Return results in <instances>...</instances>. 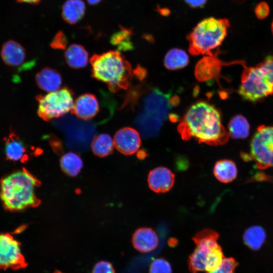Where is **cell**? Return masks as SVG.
Instances as JSON below:
<instances>
[{
    "mask_svg": "<svg viewBox=\"0 0 273 273\" xmlns=\"http://www.w3.org/2000/svg\"><path fill=\"white\" fill-rule=\"evenodd\" d=\"M177 129L185 140L192 138L200 143L211 146L224 144L230 136L221 123L218 110L203 101L197 102L190 107Z\"/></svg>",
    "mask_w": 273,
    "mask_h": 273,
    "instance_id": "obj_1",
    "label": "cell"
},
{
    "mask_svg": "<svg viewBox=\"0 0 273 273\" xmlns=\"http://www.w3.org/2000/svg\"><path fill=\"white\" fill-rule=\"evenodd\" d=\"M0 184V198L7 210H22L39 204L35 194L39 181L27 170L23 169L7 175Z\"/></svg>",
    "mask_w": 273,
    "mask_h": 273,
    "instance_id": "obj_2",
    "label": "cell"
},
{
    "mask_svg": "<svg viewBox=\"0 0 273 273\" xmlns=\"http://www.w3.org/2000/svg\"><path fill=\"white\" fill-rule=\"evenodd\" d=\"M92 76L105 83L110 90L126 89L132 74L130 64L118 51L94 54L90 59Z\"/></svg>",
    "mask_w": 273,
    "mask_h": 273,
    "instance_id": "obj_3",
    "label": "cell"
},
{
    "mask_svg": "<svg viewBox=\"0 0 273 273\" xmlns=\"http://www.w3.org/2000/svg\"><path fill=\"white\" fill-rule=\"evenodd\" d=\"M175 97L159 89L154 88L144 98L143 110L136 119V124L145 138L156 136L174 103Z\"/></svg>",
    "mask_w": 273,
    "mask_h": 273,
    "instance_id": "obj_4",
    "label": "cell"
},
{
    "mask_svg": "<svg viewBox=\"0 0 273 273\" xmlns=\"http://www.w3.org/2000/svg\"><path fill=\"white\" fill-rule=\"evenodd\" d=\"M230 23L226 19L210 17L199 22L189 34V51L193 55H213L226 36Z\"/></svg>",
    "mask_w": 273,
    "mask_h": 273,
    "instance_id": "obj_5",
    "label": "cell"
},
{
    "mask_svg": "<svg viewBox=\"0 0 273 273\" xmlns=\"http://www.w3.org/2000/svg\"><path fill=\"white\" fill-rule=\"evenodd\" d=\"M218 237L216 232L205 229L198 232L193 238L196 248L188 259L191 273L211 271L221 264L224 257L217 242Z\"/></svg>",
    "mask_w": 273,
    "mask_h": 273,
    "instance_id": "obj_6",
    "label": "cell"
},
{
    "mask_svg": "<svg viewBox=\"0 0 273 273\" xmlns=\"http://www.w3.org/2000/svg\"><path fill=\"white\" fill-rule=\"evenodd\" d=\"M243 66L238 93L244 100L256 102L273 94V82L258 64Z\"/></svg>",
    "mask_w": 273,
    "mask_h": 273,
    "instance_id": "obj_7",
    "label": "cell"
},
{
    "mask_svg": "<svg viewBox=\"0 0 273 273\" xmlns=\"http://www.w3.org/2000/svg\"><path fill=\"white\" fill-rule=\"evenodd\" d=\"M35 99L38 103L37 113L46 121L64 116L72 110L74 105L73 93L67 87L38 95Z\"/></svg>",
    "mask_w": 273,
    "mask_h": 273,
    "instance_id": "obj_8",
    "label": "cell"
},
{
    "mask_svg": "<svg viewBox=\"0 0 273 273\" xmlns=\"http://www.w3.org/2000/svg\"><path fill=\"white\" fill-rule=\"evenodd\" d=\"M249 158L261 169L273 168V125H260L250 144Z\"/></svg>",
    "mask_w": 273,
    "mask_h": 273,
    "instance_id": "obj_9",
    "label": "cell"
},
{
    "mask_svg": "<svg viewBox=\"0 0 273 273\" xmlns=\"http://www.w3.org/2000/svg\"><path fill=\"white\" fill-rule=\"evenodd\" d=\"M20 247V243L12 235L0 234V269L16 270L27 266Z\"/></svg>",
    "mask_w": 273,
    "mask_h": 273,
    "instance_id": "obj_10",
    "label": "cell"
},
{
    "mask_svg": "<svg viewBox=\"0 0 273 273\" xmlns=\"http://www.w3.org/2000/svg\"><path fill=\"white\" fill-rule=\"evenodd\" d=\"M114 146L121 153L130 155L139 149L141 140L139 132L133 128L125 127L118 130L113 139Z\"/></svg>",
    "mask_w": 273,
    "mask_h": 273,
    "instance_id": "obj_11",
    "label": "cell"
},
{
    "mask_svg": "<svg viewBox=\"0 0 273 273\" xmlns=\"http://www.w3.org/2000/svg\"><path fill=\"white\" fill-rule=\"evenodd\" d=\"M174 178V174L170 169L159 166L149 172L148 183L152 191L157 193H163L168 192L172 188Z\"/></svg>",
    "mask_w": 273,
    "mask_h": 273,
    "instance_id": "obj_12",
    "label": "cell"
},
{
    "mask_svg": "<svg viewBox=\"0 0 273 273\" xmlns=\"http://www.w3.org/2000/svg\"><path fill=\"white\" fill-rule=\"evenodd\" d=\"M100 106L97 97L92 94H84L75 100L71 111L77 117L83 120L93 118L99 113Z\"/></svg>",
    "mask_w": 273,
    "mask_h": 273,
    "instance_id": "obj_13",
    "label": "cell"
},
{
    "mask_svg": "<svg viewBox=\"0 0 273 273\" xmlns=\"http://www.w3.org/2000/svg\"><path fill=\"white\" fill-rule=\"evenodd\" d=\"M159 238L155 231L150 228L137 229L132 237L134 248L142 253H147L155 250L159 244Z\"/></svg>",
    "mask_w": 273,
    "mask_h": 273,
    "instance_id": "obj_14",
    "label": "cell"
},
{
    "mask_svg": "<svg viewBox=\"0 0 273 273\" xmlns=\"http://www.w3.org/2000/svg\"><path fill=\"white\" fill-rule=\"evenodd\" d=\"M1 56L5 64L12 67H19L26 59L24 47L14 40H9L3 45Z\"/></svg>",
    "mask_w": 273,
    "mask_h": 273,
    "instance_id": "obj_15",
    "label": "cell"
},
{
    "mask_svg": "<svg viewBox=\"0 0 273 273\" xmlns=\"http://www.w3.org/2000/svg\"><path fill=\"white\" fill-rule=\"evenodd\" d=\"M225 64L217 57L216 54L214 56L207 55L201 60L196 67V76L198 79L203 81L217 77L219 74L221 66Z\"/></svg>",
    "mask_w": 273,
    "mask_h": 273,
    "instance_id": "obj_16",
    "label": "cell"
},
{
    "mask_svg": "<svg viewBox=\"0 0 273 273\" xmlns=\"http://www.w3.org/2000/svg\"><path fill=\"white\" fill-rule=\"evenodd\" d=\"M35 80L39 88L49 93L58 90L62 82L61 74L49 67H44L37 72Z\"/></svg>",
    "mask_w": 273,
    "mask_h": 273,
    "instance_id": "obj_17",
    "label": "cell"
},
{
    "mask_svg": "<svg viewBox=\"0 0 273 273\" xmlns=\"http://www.w3.org/2000/svg\"><path fill=\"white\" fill-rule=\"evenodd\" d=\"M85 9V3L82 0H67L62 7V17L67 23L75 24L83 18Z\"/></svg>",
    "mask_w": 273,
    "mask_h": 273,
    "instance_id": "obj_18",
    "label": "cell"
},
{
    "mask_svg": "<svg viewBox=\"0 0 273 273\" xmlns=\"http://www.w3.org/2000/svg\"><path fill=\"white\" fill-rule=\"evenodd\" d=\"M5 152L7 159L12 161H23L27 158L23 143L14 132L10 133L5 139Z\"/></svg>",
    "mask_w": 273,
    "mask_h": 273,
    "instance_id": "obj_19",
    "label": "cell"
},
{
    "mask_svg": "<svg viewBox=\"0 0 273 273\" xmlns=\"http://www.w3.org/2000/svg\"><path fill=\"white\" fill-rule=\"evenodd\" d=\"M64 57L68 65L73 69L85 67L88 64V53L81 45L73 43L66 50Z\"/></svg>",
    "mask_w": 273,
    "mask_h": 273,
    "instance_id": "obj_20",
    "label": "cell"
},
{
    "mask_svg": "<svg viewBox=\"0 0 273 273\" xmlns=\"http://www.w3.org/2000/svg\"><path fill=\"white\" fill-rule=\"evenodd\" d=\"M213 173L219 181L229 183L236 179L238 170L233 161L223 159L216 162L213 168Z\"/></svg>",
    "mask_w": 273,
    "mask_h": 273,
    "instance_id": "obj_21",
    "label": "cell"
},
{
    "mask_svg": "<svg viewBox=\"0 0 273 273\" xmlns=\"http://www.w3.org/2000/svg\"><path fill=\"white\" fill-rule=\"evenodd\" d=\"M243 238L247 246L253 250H257L264 243L266 234L264 230L261 226L253 225L245 231Z\"/></svg>",
    "mask_w": 273,
    "mask_h": 273,
    "instance_id": "obj_22",
    "label": "cell"
},
{
    "mask_svg": "<svg viewBox=\"0 0 273 273\" xmlns=\"http://www.w3.org/2000/svg\"><path fill=\"white\" fill-rule=\"evenodd\" d=\"M114 140L107 133H101L95 136L91 143L93 153L97 156L103 157L110 154L114 147Z\"/></svg>",
    "mask_w": 273,
    "mask_h": 273,
    "instance_id": "obj_23",
    "label": "cell"
},
{
    "mask_svg": "<svg viewBox=\"0 0 273 273\" xmlns=\"http://www.w3.org/2000/svg\"><path fill=\"white\" fill-rule=\"evenodd\" d=\"M189 63V56L184 50L174 48L170 50L166 54L164 65L169 70H175L181 69Z\"/></svg>",
    "mask_w": 273,
    "mask_h": 273,
    "instance_id": "obj_24",
    "label": "cell"
},
{
    "mask_svg": "<svg viewBox=\"0 0 273 273\" xmlns=\"http://www.w3.org/2000/svg\"><path fill=\"white\" fill-rule=\"evenodd\" d=\"M229 135L239 139L246 138L249 134L250 125L245 117L241 115L234 116L228 124Z\"/></svg>",
    "mask_w": 273,
    "mask_h": 273,
    "instance_id": "obj_25",
    "label": "cell"
},
{
    "mask_svg": "<svg viewBox=\"0 0 273 273\" xmlns=\"http://www.w3.org/2000/svg\"><path fill=\"white\" fill-rule=\"evenodd\" d=\"M60 165L66 174L74 176L82 168L83 162L78 154L70 152L63 155L60 160Z\"/></svg>",
    "mask_w": 273,
    "mask_h": 273,
    "instance_id": "obj_26",
    "label": "cell"
},
{
    "mask_svg": "<svg viewBox=\"0 0 273 273\" xmlns=\"http://www.w3.org/2000/svg\"><path fill=\"white\" fill-rule=\"evenodd\" d=\"M131 35V30L121 27L119 31L112 35L110 42L112 44L117 46L120 50H128L132 48V44L130 41Z\"/></svg>",
    "mask_w": 273,
    "mask_h": 273,
    "instance_id": "obj_27",
    "label": "cell"
},
{
    "mask_svg": "<svg viewBox=\"0 0 273 273\" xmlns=\"http://www.w3.org/2000/svg\"><path fill=\"white\" fill-rule=\"evenodd\" d=\"M149 273H172L171 266L165 259L157 258L151 262Z\"/></svg>",
    "mask_w": 273,
    "mask_h": 273,
    "instance_id": "obj_28",
    "label": "cell"
},
{
    "mask_svg": "<svg viewBox=\"0 0 273 273\" xmlns=\"http://www.w3.org/2000/svg\"><path fill=\"white\" fill-rule=\"evenodd\" d=\"M238 262L233 258H224L221 264L215 269L206 273H234Z\"/></svg>",
    "mask_w": 273,
    "mask_h": 273,
    "instance_id": "obj_29",
    "label": "cell"
},
{
    "mask_svg": "<svg viewBox=\"0 0 273 273\" xmlns=\"http://www.w3.org/2000/svg\"><path fill=\"white\" fill-rule=\"evenodd\" d=\"M67 44V37L62 31H59L51 42V47L54 49L64 50Z\"/></svg>",
    "mask_w": 273,
    "mask_h": 273,
    "instance_id": "obj_30",
    "label": "cell"
},
{
    "mask_svg": "<svg viewBox=\"0 0 273 273\" xmlns=\"http://www.w3.org/2000/svg\"><path fill=\"white\" fill-rule=\"evenodd\" d=\"M92 273H115V271L111 262L102 260L95 264Z\"/></svg>",
    "mask_w": 273,
    "mask_h": 273,
    "instance_id": "obj_31",
    "label": "cell"
},
{
    "mask_svg": "<svg viewBox=\"0 0 273 273\" xmlns=\"http://www.w3.org/2000/svg\"><path fill=\"white\" fill-rule=\"evenodd\" d=\"M258 65L273 82V56H267Z\"/></svg>",
    "mask_w": 273,
    "mask_h": 273,
    "instance_id": "obj_32",
    "label": "cell"
},
{
    "mask_svg": "<svg viewBox=\"0 0 273 273\" xmlns=\"http://www.w3.org/2000/svg\"><path fill=\"white\" fill-rule=\"evenodd\" d=\"M254 12L256 16L259 19H263L269 15V6L264 2H260L256 6Z\"/></svg>",
    "mask_w": 273,
    "mask_h": 273,
    "instance_id": "obj_33",
    "label": "cell"
},
{
    "mask_svg": "<svg viewBox=\"0 0 273 273\" xmlns=\"http://www.w3.org/2000/svg\"><path fill=\"white\" fill-rule=\"evenodd\" d=\"M191 7L198 8L203 6L207 0H185Z\"/></svg>",
    "mask_w": 273,
    "mask_h": 273,
    "instance_id": "obj_34",
    "label": "cell"
},
{
    "mask_svg": "<svg viewBox=\"0 0 273 273\" xmlns=\"http://www.w3.org/2000/svg\"><path fill=\"white\" fill-rule=\"evenodd\" d=\"M19 3H26L30 5H38L40 2L41 0H15Z\"/></svg>",
    "mask_w": 273,
    "mask_h": 273,
    "instance_id": "obj_35",
    "label": "cell"
},
{
    "mask_svg": "<svg viewBox=\"0 0 273 273\" xmlns=\"http://www.w3.org/2000/svg\"><path fill=\"white\" fill-rule=\"evenodd\" d=\"M90 5H96L99 4L102 0H86Z\"/></svg>",
    "mask_w": 273,
    "mask_h": 273,
    "instance_id": "obj_36",
    "label": "cell"
},
{
    "mask_svg": "<svg viewBox=\"0 0 273 273\" xmlns=\"http://www.w3.org/2000/svg\"><path fill=\"white\" fill-rule=\"evenodd\" d=\"M138 155L139 158H144L146 156V153L144 151H139Z\"/></svg>",
    "mask_w": 273,
    "mask_h": 273,
    "instance_id": "obj_37",
    "label": "cell"
},
{
    "mask_svg": "<svg viewBox=\"0 0 273 273\" xmlns=\"http://www.w3.org/2000/svg\"><path fill=\"white\" fill-rule=\"evenodd\" d=\"M271 28L272 33L273 34V21H272V23H271Z\"/></svg>",
    "mask_w": 273,
    "mask_h": 273,
    "instance_id": "obj_38",
    "label": "cell"
},
{
    "mask_svg": "<svg viewBox=\"0 0 273 273\" xmlns=\"http://www.w3.org/2000/svg\"><path fill=\"white\" fill-rule=\"evenodd\" d=\"M54 273H63V272L59 271V270H56V271H54Z\"/></svg>",
    "mask_w": 273,
    "mask_h": 273,
    "instance_id": "obj_39",
    "label": "cell"
}]
</instances>
